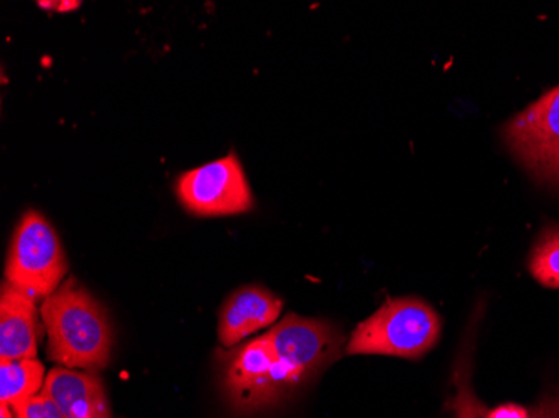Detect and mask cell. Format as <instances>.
<instances>
[{"instance_id":"obj_1","label":"cell","mask_w":559,"mask_h":418,"mask_svg":"<svg viewBox=\"0 0 559 418\" xmlns=\"http://www.w3.org/2000/svg\"><path fill=\"white\" fill-rule=\"evenodd\" d=\"M47 355L59 367L97 372L111 358L112 330L105 307L75 282L66 279L40 308Z\"/></svg>"},{"instance_id":"obj_2","label":"cell","mask_w":559,"mask_h":418,"mask_svg":"<svg viewBox=\"0 0 559 418\" xmlns=\"http://www.w3.org/2000/svg\"><path fill=\"white\" fill-rule=\"evenodd\" d=\"M272 345L273 407L316 380L342 355L344 336L325 320L285 317L265 333Z\"/></svg>"},{"instance_id":"obj_3","label":"cell","mask_w":559,"mask_h":418,"mask_svg":"<svg viewBox=\"0 0 559 418\" xmlns=\"http://www.w3.org/2000/svg\"><path fill=\"white\" fill-rule=\"evenodd\" d=\"M438 311L420 298H389L352 332L345 354L419 360L441 336Z\"/></svg>"},{"instance_id":"obj_4","label":"cell","mask_w":559,"mask_h":418,"mask_svg":"<svg viewBox=\"0 0 559 418\" xmlns=\"http://www.w3.org/2000/svg\"><path fill=\"white\" fill-rule=\"evenodd\" d=\"M68 273V261L58 232L39 212L25 213L15 228L5 263V279L33 298L58 290Z\"/></svg>"},{"instance_id":"obj_5","label":"cell","mask_w":559,"mask_h":418,"mask_svg":"<svg viewBox=\"0 0 559 418\" xmlns=\"http://www.w3.org/2000/svg\"><path fill=\"white\" fill-rule=\"evenodd\" d=\"M502 138L531 175L559 187V86L514 116Z\"/></svg>"},{"instance_id":"obj_6","label":"cell","mask_w":559,"mask_h":418,"mask_svg":"<svg viewBox=\"0 0 559 418\" xmlns=\"http://www.w3.org/2000/svg\"><path fill=\"white\" fill-rule=\"evenodd\" d=\"M178 198L197 216H230L250 212L253 194L237 154L185 172Z\"/></svg>"},{"instance_id":"obj_7","label":"cell","mask_w":559,"mask_h":418,"mask_svg":"<svg viewBox=\"0 0 559 418\" xmlns=\"http://www.w3.org/2000/svg\"><path fill=\"white\" fill-rule=\"evenodd\" d=\"M272 345L266 335L219 351L218 372L223 392L238 411L253 414L273 407Z\"/></svg>"},{"instance_id":"obj_8","label":"cell","mask_w":559,"mask_h":418,"mask_svg":"<svg viewBox=\"0 0 559 418\" xmlns=\"http://www.w3.org/2000/svg\"><path fill=\"white\" fill-rule=\"evenodd\" d=\"M452 386L449 407L454 418H559V392H548L535 405L483 404L471 386V338H466L455 360Z\"/></svg>"},{"instance_id":"obj_9","label":"cell","mask_w":559,"mask_h":418,"mask_svg":"<svg viewBox=\"0 0 559 418\" xmlns=\"http://www.w3.org/2000/svg\"><path fill=\"white\" fill-rule=\"evenodd\" d=\"M282 308L284 301L262 286L240 288L228 297L219 311V344L231 348L259 330L272 326L278 320Z\"/></svg>"},{"instance_id":"obj_10","label":"cell","mask_w":559,"mask_h":418,"mask_svg":"<svg viewBox=\"0 0 559 418\" xmlns=\"http://www.w3.org/2000/svg\"><path fill=\"white\" fill-rule=\"evenodd\" d=\"M37 342L36 298L5 282L0 291V358L2 361L36 358Z\"/></svg>"},{"instance_id":"obj_11","label":"cell","mask_w":559,"mask_h":418,"mask_svg":"<svg viewBox=\"0 0 559 418\" xmlns=\"http://www.w3.org/2000/svg\"><path fill=\"white\" fill-rule=\"evenodd\" d=\"M43 392L64 418H112L105 386L93 373L58 367L47 373Z\"/></svg>"},{"instance_id":"obj_12","label":"cell","mask_w":559,"mask_h":418,"mask_svg":"<svg viewBox=\"0 0 559 418\" xmlns=\"http://www.w3.org/2000/svg\"><path fill=\"white\" fill-rule=\"evenodd\" d=\"M44 365L37 358H22L0 363V404L15 407L39 394L44 386Z\"/></svg>"},{"instance_id":"obj_13","label":"cell","mask_w":559,"mask_h":418,"mask_svg":"<svg viewBox=\"0 0 559 418\" xmlns=\"http://www.w3.org/2000/svg\"><path fill=\"white\" fill-rule=\"evenodd\" d=\"M527 268L531 276L546 286L559 288V225H549L543 229L535 247L531 250Z\"/></svg>"},{"instance_id":"obj_14","label":"cell","mask_w":559,"mask_h":418,"mask_svg":"<svg viewBox=\"0 0 559 418\" xmlns=\"http://www.w3.org/2000/svg\"><path fill=\"white\" fill-rule=\"evenodd\" d=\"M15 418H64L62 411L52 398L47 397L44 392L34 395L29 401L12 407Z\"/></svg>"},{"instance_id":"obj_15","label":"cell","mask_w":559,"mask_h":418,"mask_svg":"<svg viewBox=\"0 0 559 418\" xmlns=\"http://www.w3.org/2000/svg\"><path fill=\"white\" fill-rule=\"evenodd\" d=\"M37 5L43 9H52V11L68 12L80 8L81 2H78V0H66L64 2L62 0V2H37Z\"/></svg>"},{"instance_id":"obj_16","label":"cell","mask_w":559,"mask_h":418,"mask_svg":"<svg viewBox=\"0 0 559 418\" xmlns=\"http://www.w3.org/2000/svg\"><path fill=\"white\" fill-rule=\"evenodd\" d=\"M0 418H15L14 410L9 405L0 404Z\"/></svg>"}]
</instances>
